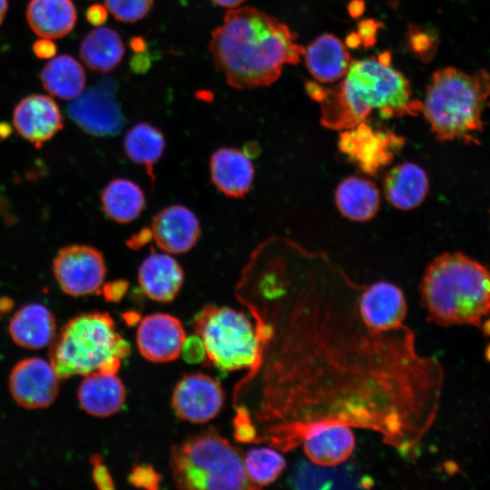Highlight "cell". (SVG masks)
<instances>
[{
    "mask_svg": "<svg viewBox=\"0 0 490 490\" xmlns=\"http://www.w3.org/2000/svg\"><path fill=\"white\" fill-rule=\"evenodd\" d=\"M90 463L93 466L92 476L95 485L101 490L113 489V480L108 468L103 465L102 456L93 454L90 457Z\"/></svg>",
    "mask_w": 490,
    "mask_h": 490,
    "instance_id": "obj_35",
    "label": "cell"
},
{
    "mask_svg": "<svg viewBox=\"0 0 490 490\" xmlns=\"http://www.w3.org/2000/svg\"><path fill=\"white\" fill-rule=\"evenodd\" d=\"M291 486L298 489L368 488L371 477L348 466L338 467L300 462L289 477Z\"/></svg>",
    "mask_w": 490,
    "mask_h": 490,
    "instance_id": "obj_24",
    "label": "cell"
},
{
    "mask_svg": "<svg viewBox=\"0 0 490 490\" xmlns=\"http://www.w3.org/2000/svg\"><path fill=\"white\" fill-rule=\"evenodd\" d=\"M382 187L385 198L392 207L411 211L426 200L429 191V179L418 164L404 162L386 172Z\"/></svg>",
    "mask_w": 490,
    "mask_h": 490,
    "instance_id": "obj_19",
    "label": "cell"
},
{
    "mask_svg": "<svg viewBox=\"0 0 490 490\" xmlns=\"http://www.w3.org/2000/svg\"><path fill=\"white\" fill-rule=\"evenodd\" d=\"M123 149L127 157L143 166L152 181H154V166L165 149L162 132L148 122L136 123L126 132Z\"/></svg>",
    "mask_w": 490,
    "mask_h": 490,
    "instance_id": "obj_31",
    "label": "cell"
},
{
    "mask_svg": "<svg viewBox=\"0 0 490 490\" xmlns=\"http://www.w3.org/2000/svg\"><path fill=\"white\" fill-rule=\"evenodd\" d=\"M490 104V74H467L453 67L436 71L427 84L421 112L435 138L478 143L483 114Z\"/></svg>",
    "mask_w": 490,
    "mask_h": 490,
    "instance_id": "obj_5",
    "label": "cell"
},
{
    "mask_svg": "<svg viewBox=\"0 0 490 490\" xmlns=\"http://www.w3.org/2000/svg\"><path fill=\"white\" fill-rule=\"evenodd\" d=\"M358 306L364 318L377 328L390 330L405 325L407 300L401 289L394 283L380 280L364 286Z\"/></svg>",
    "mask_w": 490,
    "mask_h": 490,
    "instance_id": "obj_17",
    "label": "cell"
},
{
    "mask_svg": "<svg viewBox=\"0 0 490 490\" xmlns=\"http://www.w3.org/2000/svg\"><path fill=\"white\" fill-rule=\"evenodd\" d=\"M103 211L113 220L127 223L134 220L145 206L143 191L133 181L117 178L103 190L101 196Z\"/></svg>",
    "mask_w": 490,
    "mask_h": 490,
    "instance_id": "obj_30",
    "label": "cell"
},
{
    "mask_svg": "<svg viewBox=\"0 0 490 490\" xmlns=\"http://www.w3.org/2000/svg\"><path fill=\"white\" fill-rule=\"evenodd\" d=\"M152 237L164 252L181 254L196 244L201 226L198 218L182 205H172L161 210L152 219Z\"/></svg>",
    "mask_w": 490,
    "mask_h": 490,
    "instance_id": "obj_16",
    "label": "cell"
},
{
    "mask_svg": "<svg viewBox=\"0 0 490 490\" xmlns=\"http://www.w3.org/2000/svg\"><path fill=\"white\" fill-rule=\"evenodd\" d=\"M485 359L490 363V343L485 348Z\"/></svg>",
    "mask_w": 490,
    "mask_h": 490,
    "instance_id": "obj_44",
    "label": "cell"
},
{
    "mask_svg": "<svg viewBox=\"0 0 490 490\" xmlns=\"http://www.w3.org/2000/svg\"><path fill=\"white\" fill-rule=\"evenodd\" d=\"M259 282V354L243 384L261 375L250 416L256 443L290 451L312 427L343 424L379 434L409 456L434 424L444 372L403 325L382 330L362 316L364 286L329 258L287 240L273 244Z\"/></svg>",
    "mask_w": 490,
    "mask_h": 490,
    "instance_id": "obj_1",
    "label": "cell"
},
{
    "mask_svg": "<svg viewBox=\"0 0 490 490\" xmlns=\"http://www.w3.org/2000/svg\"><path fill=\"white\" fill-rule=\"evenodd\" d=\"M430 322L480 327L490 314V267L462 252H445L426 267L419 286Z\"/></svg>",
    "mask_w": 490,
    "mask_h": 490,
    "instance_id": "obj_4",
    "label": "cell"
},
{
    "mask_svg": "<svg viewBox=\"0 0 490 490\" xmlns=\"http://www.w3.org/2000/svg\"><path fill=\"white\" fill-rule=\"evenodd\" d=\"M321 103V123L346 130L364 122L377 110L384 119L416 115L422 103L412 98L406 77L390 66V54L350 64L346 78L326 89Z\"/></svg>",
    "mask_w": 490,
    "mask_h": 490,
    "instance_id": "obj_3",
    "label": "cell"
},
{
    "mask_svg": "<svg viewBox=\"0 0 490 490\" xmlns=\"http://www.w3.org/2000/svg\"><path fill=\"white\" fill-rule=\"evenodd\" d=\"M13 122L17 132L35 147H41L63 128L57 103L44 94L22 99L14 110Z\"/></svg>",
    "mask_w": 490,
    "mask_h": 490,
    "instance_id": "obj_15",
    "label": "cell"
},
{
    "mask_svg": "<svg viewBox=\"0 0 490 490\" xmlns=\"http://www.w3.org/2000/svg\"><path fill=\"white\" fill-rule=\"evenodd\" d=\"M170 466L180 489H254L241 452L212 427L173 446Z\"/></svg>",
    "mask_w": 490,
    "mask_h": 490,
    "instance_id": "obj_6",
    "label": "cell"
},
{
    "mask_svg": "<svg viewBox=\"0 0 490 490\" xmlns=\"http://www.w3.org/2000/svg\"><path fill=\"white\" fill-rule=\"evenodd\" d=\"M482 333L485 337L490 338V318L486 319L483 324L481 323L480 327Z\"/></svg>",
    "mask_w": 490,
    "mask_h": 490,
    "instance_id": "obj_43",
    "label": "cell"
},
{
    "mask_svg": "<svg viewBox=\"0 0 490 490\" xmlns=\"http://www.w3.org/2000/svg\"><path fill=\"white\" fill-rule=\"evenodd\" d=\"M211 1L223 7L235 8L240 5L241 4H243L246 0H211Z\"/></svg>",
    "mask_w": 490,
    "mask_h": 490,
    "instance_id": "obj_41",
    "label": "cell"
},
{
    "mask_svg": "<svg viewBox=\"0 0 490 490\" xmlns=\"http://www.w3.org/2000/svg\"><path fill=\"white\" fill-rule=\"evenodd\" d=\"M186 338L181 322L167 313L144 317L136 332L139 352L144 358L155 363L175 360L181 353Z\"/></svg>",
    "mask_w": 490,
    "mask_h": 490,
    "instance_id": "obj_14",
    "label": "cell"
},
{
    "mask_svg": "<svg viewBox=\"0 0 490 490\" xmlns=\"http://www.w3.org/2000/svg\"><path fill=\"white\" fill-rule=\"evenodd\" d=\"M79 52L82 61L89 69L107 73L121 63L124 55V44L116 31L98 27L85 35Z\"/></svg>",
    "mask_w": 490,
    "mask_h": 490,
    "instance_id": "obj_28",
    "label": "cell"
},
{
    "mask_svg": "<svg viewBox=\"0 0 490 490\" xmlns=\"http://www.w3.org/2000/svg\"><path fill=\"white\" fill-rule=\"evenodd\" d=\"M76 9L72 0H30L26 19L39 36L56 39L67 35L76 23Z\"/></svg>",
    "mask_w": 490,
    "mask_h": 490,
    "instance_id": "obj_27",
    "label": "cell"
},
{
    "mask_svg": "<svg viewBox=\"0 0 490 490\" xmlns=\"http://www.w3.org/2000/svg\"><path fill=\"white\" fill-rule=\"evenodd\" d=\"M108 10L102 5H93L86 10V19L93 25H102L107 19Z\"/></svg>",
    "mask_w": 490,
    "mask_h": 490,
    "instance_id": "obj_40",
    "label": "cell"
},
{
    "mask_svg": "<svg viewBox=\"0 0 490 490\" xmlns=\"http://www.w3.org/2000/svg\"><path fill=\"white\" fill-rule=\"evenodd\" d=\"M414 49L421 54L429 56L435 50V42L425 33H419L413 36Z\"/></svg>",
    "mask_w": 490,
    "mask_h": 490,
    "instance_id": "obj_39",
    "label": "cell"
},
{
    "mask_svg": "<svg viewBox=\"0 0 490 490\" xmlns=\"http://www.w3.org/2000/svg\"><path fill=\"white\" fill-rule=\"evenodd\" d=\"M184 276L178 261L167 252H152L141 263L138 282L144 294L158 302H170L181 289Z\"/></svg>",
    "mask_w": 490,
    "mask_h": 490,
    "instance_id": "obj_20",
    "label": "cell"
},
{
    "mask_svg": "<svg viewBox=\"0 0 490 490\" xmlns=\"http://www.w3.org/2000/svg\"><path fill=\"white\" fill-rule=\"evenodd\" d=\"M335 202L343 217L352 221H368L378 211L379 191L366 178L348 176L335 190Z\"/></svg>",
    "mask_w": 490,
    "mask_h": 490,
    "instance_id": "obj_26",
    "label": "cell"
},
{
    "mask_svg": "<svg viewBox=\"0 0 490 490\" xmlns=\"http://www.w3.org/2000/svg\"><path fill=\"white\" fill-rule=\"evenodd\" d=\"M183 358L190 363L204 361L206 353L202 340L198 335L186 338L181 353Z\"/></svg>",
    "mask_w": 490,
    "mask_h": 490,
    "instance_id": "obj_36",
    "label": "cell"
},
{
    "mask_svg": "<svg viewBox=\"0 0 490 490\" xmlns=\"http://www.w3.org/2000/svg\"><path fill=\"white\" fill-rule=\"evenodd\" d=\"M127 288V282L124 280H117L107 283L105 286L102 287V292L107 300L116 302L123 297Z\"/></svg>",
    "mask_w": 490,
    "mask_h": 490,
    "instance_id": "obj_37",
    "label": "cell"
},
{
    "mask_svg": "<svg viewBox=\"0 0 490 490\" xmlns=\"http://www.w3.org/2000/svg\"><path fill=\"white\" fill-rule=\"evenodd\" d=\"M405 139L391 132L375 129L365 121L342 130L338 150L347 160L368 175H376L392 162Z\"/></svg>",
    "mask_w": 490,
    "mask_h": 490,
    "instance_id": "obj_9",
    "label": "cell"
},
{
    "mask_svg": "<svg viewBox=\"0 0 490 490\" xmlns=\"http://www.w3.org/2000/svg\"><path fill=\"white\" fill-rule=\"evenodd\" d=\"M213 184L224 195L241 198L250 190L254 167L250 157L235 148H221L214 152L210 161Z\"/></svg>",
    "mask_w": 490,
    "mask_h": 490,
    "instance_id": "obj_21",
    "label": "cell"
},
{
    "mask_svg": "<svg viewBox=\"0 0 490 490\" xmlns=\"http://www.w3.org/2000/svg\"><path fill=\"white\" fill-rule=\"evenodd\" d=\"M125 397V387L116 374L102 371L84 376L77 390L82 409L96 417L117 413L122 407Z\"/></svg>",
    "mask_w": 490,
    "mask_h": 490,
    "instance_id": "obj_22",
    "label": "cell"
},
{
    "mask_svg": "<svg viewBox=\"0 0 490 490\" xmlns=\"http://www.w3.org/2000/svg\"><path fill=\"white\" fill-rule=\"evenodd\" d=\"M153 0H104L107 10L113 17L124 23H135L150 12Z\"/></svg>",
    "mask_w": 490,
    "mask_h": 490,
    "instance_id": "obj_33",
    "label": "cell"
},
{
    "mask_svg": "<svg viewBox=\"0 0 490 490\" xmlns=\"http://www.w3.org/2000/svg\"><path fill=\"white\" fill-rule=\"evenodd\" d=\"M44 88L52 95L64 100H74L85 87V74L81 64L68 54L48 62L41 72Z\"/></svg>",
    "mask_w": 490,
    "mask_h": 490,
    "instance_id": "obj_29",
    "label": "cell"
},
{
    "mask_svg": "<svg viewBox=\"0 0 490 490\" xmlns=\"http://www.w3.org/2000/svg\"><path fill=\"white\" fill-rule=\"evenodd\" d=\"M193 330L204 345V363L220 371L251 368L258 358L256 327L241 311L208 305L193 318Z\"/></svg>",
    "mask_w": 490,
    "mask_h": 490,
    "instance_id": "obj_8",
    "label": "cell"
},
{
    "mask_svg": "<svg viewBox=\"0 0 490 490\" xmlns=\"http://www.w3.org/2000/svg\"><path fill=\"white\" fill-rule=\"evenodd\" d=\"M116 93V83L111 78H104L74 99L68 107L69 114L91 134L115 135L124 123Z\"/></svg>",
    "mask_w": 490,
    "mask_h": 490,
    "instance_id": "obj_11",
    "label": "cell"
},
{
    "mask_svg": "<svg viewBox=\"0 0 490 490\" xmlns=\"http://www.w3.org/2000/svg\"><path fill=\"white\" fill-rule=\"evenodd\" d=\"M61 378L50 361L38 357L27 358L12 368L8 387L17 405L27 409L51 406L60 390Z\"/></svg>",
    "mask_w": 490,
    "mask_h": 490,
    "instance_id": "obj_12",
    "label": "cell"
},
{
    "mask_svg": "<svg viewBox=\"0 0 490 490\" xmlns=\"http://www.w3.org/2000/svg\"><path fill=\"white\" fill-rule=\"evenodd\" d=\"M130 353L129 343L117 332L106 312H86L71 318L62 328L50 352V363L61 379L86 376L109 360Z\"/></svg>",
    "mask_w": 490,
    "mask_h": 490,
    "instance_id": "obj_7",
    "label": "cell"
},
{
    "mask_svg": "<svg viewBox=\"0 0 490 490\" xmlns=\"http://www.w3.org/2000/svg\"><path fill=\"white\" fill-rule=\"evenodd\" d=\"M53 270L61 289L73 297L98 292L106 274L103 254L92 246L79 244L62 248L54 260Z\"/></svg>",
    "mask_w": 490,
    "mask_h": 490,
    "instance_id": "obj_10",
    "label": "cell"
},
{
    "mask_svg": "<svg viewBox=\"0 0 490 490\" xmlns=\"http://www.w3.org/2000/svg\"><path fill=\"white\" fill-rule=\"evenodd\" d=\"M307 68L321 83H332L345 74L350 65V55L343 42L331 34H324L304 51Z\"/></svg>",
    "mask_w": 490,
    "mask_h": 490,
    "instance_id": "obj_25",
    "label": "cell"
},
{
    "mask_svg": "<svg viewBox=\"0 0 490 490\" xmlns=\"http://www.w3.org/2000/svg\"><path fill=\"white\" fill-rule=\"evenodd\" d=\"M8 8V1L7 0H0V24H2L5 15L7 12Z\"/></svg>",
    "mask_w": 490,
    "mask_h": 490,
    "instance_id": "obj_42",
    "label": "cell"
},
{
    "mask_svg": "<svg viewBox=\"0 0 490 490\" xmlns=\"http://www.w3.org/2000/svg\"><path fill=\"white\" fill-rule=\"evenodd\" d=\"M56 332V322L52 311L43 304L30 303L13 315L8 333L13 341L27 349H40L50 345Z\"/></svg>",
    "mask_w": 490,
    "mask_h": 490,
    "instance_id": "obj_23",
    "label": "cell"
},
{
    "mask_svg": "<svg viewBox=\"0 0 490 490\" xmlns=\"http://www.w3.org/2000/svg\"><path fill=\"white\" fill-rule=\"evenodd\" d=\"M223 402L224 391L219 380L202 373L183 376L172 396L177 416L193 424L213 419L221 410Z\"/></svg>",
    "mask_w": 490,
    "mask_h": 490,
    "instance_id": "obj_13",
    "label": "cell"
},
{
    "mask_svg": "<svg viewBox=\"0 0 490 490\" xmlns=\"http://www.w3.org/2000/svg\"><path fill=\"white\" fill-rule=\"evenodd\" d=\"M161 475L149 465H138L132 468L128 482L141 488L155 490L159 488Z\"/></svg>",
    "mask_w": 490,
    "mask_h": 490,
    "instance_id": "obj_34",
    "label": "cell"
},
{
    "mask_svg": "<svg viewBox=\"0 0 490 490\" xmlns=\"http://www.w3.org/2000/svg\"><path fill=\"white\" fill-rule=\"evenodd\" d=\"M309 459L318 466H339L352 455L356 439L350 426L332 423L309 429L302 439Z\"/></svg>",
    "mask_w": 490,
    "mask_h": 490,
    "instance_id": "obj_18",
    "label": "cell"
},
{
    "mask_svg": "<svg viewBox=\"0 0 490 490\" xmlns=\"http://www.w3.org/2000/svg\"><path fill=\"white\" fill-rule=\"evenodd\" d=\"M244 469L254 489L275 482L286 467L283 456L268 446L254 447L243 456Z\"/></svg>",
    "mask_w": 490,
    "mask_h": 490,
    "instance_id": "obj_32",
    "label": "cell"
},
{
    "mask_svg": "<svg viewBox=\"0 0 490 490\" xmlns=\"http://www.w3.org/2000/svg\"><path fill=\"white\" fill-rule=\"evenodd\" d=\"M209 49L217 70L237 89L270 85L305 51L285 24L251 6L229 10L212 31Z\"/></svg>",
    "mask_w": 490,
    "mask_h": 490,
    "instance_id": "obj_2",
    "label": "cell"
},
{
    "mask_svg": "<svg viewBox=\"0 0 490 490\" xmlns=\"http://www.w3.org/2000/svg\"><path fill=\"white\" fill-rule=\"evenodd\" d=\"M34 54L41 59H49L56 54V45L48 38H42L33 44Z\"/></svg>",
    "mask_w": 490,
    "mask_h": 490,
    "instance_id": "obj_38",
    "label": "cell"
}]
</instances>
